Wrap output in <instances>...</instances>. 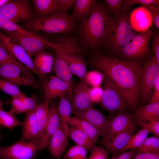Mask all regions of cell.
I'll list each match as a JSON object with an SVG mask.
<instances>
[{
	"label": "cell",
	"mask_w": 159,
	"mask_h": 159,
	"mask_svg": "<svg viewBox=\"0 0 159 159\" xmlns=\"http://www.w3.org/2000/svg\"><path fill=\"white\" fill-rule=\"evenodd\" d=\"M103 82V88L100 100L103 107L108 112L115 114L120 111L130 110L119 88L105 74Z\"/></svg>",
	"instance_id": "9c48e42d"
},
{
	"label": "cell",
	"mask_w": 159,
	"mask_h": 159,
	"mask_svg": "<svg viewBox=\"0 0 159 159\" xmlns=\"http://www.w3.org/2000/svg\"><path fill=\"white\" fill-rule=\"evenodd\" d=\"M159 103V79L156 82L152 95L148 103Z\"/></svg>",
	"instance_id": "681fc988"
},
{
	"label": "cell",
	"mask_w": 159,
	"mask_h": 159,
	"mask_svg": "<svg viewBox=\"0 0 159 159\" xmlns=\"http://www.w3.org/2000/svg\"><path fill=\"white\" fill-rule=\"evenodd\" d=\"M145 126L155 136H159V119L152 120L143 124L142 126Z\"/></svg>",
	"instance_id": "bcb514c9"
},
{
	"label": "cell",
	"mask_w": 159,
	"mask_h": 159,
	"mask_svg": "<svg viewBox=\"0 0 159 159\" xmlns=\"http://www.w3.org/2000/svg\"><path fill=\"white\" fill-rule=\"evenodd\" d=\"M9 0H0V7L6 4Z\"/></svg>",
	"instance_id": "db71d44e"
},
{
	"label": "cell",
	"mask_w": 159,
	"mask_h": 159,
	"mask_svg": "<svg viewBox=\"0 0 159 159\" xmlns=\"http://www.w3.org/2000/svg\"><path fill=\"white\" fill-rule=\"evenodd\" d=\"M34 17L47 16L58 13L57 0H32Z\"/></svg>",
	"instance_id": "83f0119b"
},
{
	"label": "cell",
	"mask_w": 159,
	"mask_h": 159,
	"mask_svg": "<svg viewBox=\"0 0 159 159\" xmlns=\"http://www.w3.org/2000/svg\"><path fill=\"white\" fill-rule=\"evenodd\" d=\"M159 158V153L149 154L145 159H157Z\"/></svg>",
	"instance_id": "f5cc1de1"
},
{
	"label": "cell",
	"mask_w": 159,
	"mask_h": 159,
	"mask_svg": "<svg viewBox=\"0 0 159 159\" xmlns=\"http://www.w3.org/2000/svg\"><path fill=\"white\" fill-rule=\"evenodd\" d=\"M114 18L105 6L97 3L93 12L82 20L79 38L83 47L94 49L105 45Z\"/></svg>",
	"instance_id": "7a4b0ae2"
},
{
	"label": "cell",
	"mask_w": 159,
	"mask_h": 159,
	"mask_svg": "<svg viewBox=\"0 0 159 159\" xmlns=\"http://www.w3.org/2000/svg\"><path fill=\"white\" fill-rule=\"evenodd\" d=\"M137 153L136 150H129L119 153L110 159H132Z\"/></svg>",
	"instance_id": "c3c4849f"
},
{
	"label": "cell",
	"mask_w": 159,
	"mask_h": 159,
	"mask_svg": "<svg viewBox=\"0 0 159 159\" xmlns=\"http://www.w3.org/2000/svg\"><path fill=\"white\" fill-rule=\"evenodd\" d=\"M132 117L135 124L140 126L152 120L159 119V103H148L138 107Z\"/></svg>",
	"instance_id": "cb8c5ba5"
},
{
	"label": "cell",
	"mask_w": 159,
	"mask_h": 159,
	"mask_svg": "<svg viewBox=\"0 0 159 159\" xmlns=\"http://www.w3.org/2000/svg\"><path fill=\"white\" fill-rule=\"evenodd\" d=\"M75 19L71 15L59 13L34 17L23 22L21 27L28 31H42L52 35L71 33L74 30Z\"/></svg>",
	"instance_id": "3957f363"
},
{
	"label": "cell",
	"mask_w": 159,
	"mask_h": 159,
	"mask_svg": "<svg viewBox=\"0 0 159 159\" xmlns=\"http://www.w3.org/2000/svg\"><path fill=\"white\" fill-rule=\"evenodd\" d=\"M55 50L56 54L65 62L73 75L77 76L80 81L86 82V63L82 56L65 53L57 49Z\"/></svg>",
	"instance_id": "ac0fdd59"
},
{
	"label": "cell",
	"mask_w": 159,
	"mask_h": 159,
	"mask_svg": "<svg viewBox=\"0 0 159 159\" xmlns=\"http://www.w3.org/2000/svg\"><path fill=\"white\" fill-rule=\"evenodd\" d=\"M0 42L9 54L15 60L25 66L34 73L42 82V79L36 69L32 60L26 51L19 45L11 40L0 31Z\"/></svg>",
	"instance_id": "7c38bea8"
},
{
	"label": "cell",
	"mask_w": 159,
	"mask_h": 159,
	"mask_svg": "<svg viewBox=\"0 0 159 159\" xmlns=\"http://www.w3.org/2000/svg\"><path fill=\"white\" fill-rule=\"evenodd\" d=\"M142 127L141 129L132 136L126 145L119 153L129 150H136L141 146L150 133L145 126H143Z\"/></svg>",
	"instance_id": "d6a6232c"
},
{
	"label": "cell",
	"mask_w": 159,
	"mask_h": 159,
	"mask_svg": "<svg viewBox=\"0 0 159 159\" xmlns=\"http://www.w3.org/2000/svg\"><path fill=\"white\" fill-rule=\"evenodd\" d=\"M35 108L25 113V117L21 125V140H30L36 138L39 139Z\"/></svg>",
	"instance_id": "484cf974"
},
{
	"label": "cell",
	"mask_w": 159,
	"mask_h": 159,
	"mask_svg": "<svg viewBox=\"0 0 159 159\" xmlns=\"http://www.w3.org/2000/svg\"><path fill=\"white\" fill-rule=\"evenodd\" d=\"M68 137L73 140L76 145L81 146L87 150H90L95 145V143L85 140L79 137L74 132L71 127H69L68 132Z\"/></svg>",
	"instance_id": "ab89813d"
},
{
	"label": "cell",
	"mask_w": 159,
	"mask_h": 159,
	"mask_svg": "<svg viewBox=\"0 0 159 159\" xmlns=\"http://www.w3.org/2000/svg\"><path fill=\"white\" fill-rule=\"evenodd\" d=\"M44 148L40 140H20L8 146H0V159H35Z\"/></svg>",
	"instance_id": "5b68a950"
},
{
	"label": "cell",
	"mask_w": 159,
	"mask_h": 159,
	"mask_svg": "<svg viewBox=\"0 0 159 159\" xmlns=\"http://www.w3.org/2000/svg\"><path fill=\"white\" fill-rule=\"evenodd\" d=\"M114 18L105 45L120 54L123 47L130 42V36L133 29L129 17L125 13L122 12L118 17Z\"/></svg>",
	"instance_id": "52a82bcc"
},
{
	"label": "cell",
	"mask_w": 159,
	"mask_h": 159,
	"mask_svg": "<svg viewBox=\"0 0 159 159\" xmlns=\"http://www.w3.org/2000/svg\"><path fill=\"white\" fill-rule=\"evenodd\" d=\"M71 127L74 132L79 137L87 141L94 143L85 133L81 130L74 127Z\"/></svg>",
	"instance_id": "f907efd6"
},
{
	"label": "cell",
	"mask_w": 159,
	"mask_h": 159,
	"mask_svg": "<svg viewBox=\"0 0 159 159\" xmlns=\"http://www.w3.org/2000/svg\"><path fill=\"white\" fill-rule=\"evenodd\" d=\"M61 125L57 105L55 102L49 100L48 118L42 140L44 148L47 147L51 137Z\"/></svg>",
	"instance_id": "7402d4cb"
},
{
	"label": "cell",
	"mask_w": 159,
	"mask_h": 159,
	"mask_svg": "<svg viewBox=\"0 0 159 159\" xmlns=\"http://www.w3.org/2000/svg\"><path fill=\"white\" fill-rule=\"evenodd\" d=\"M122 1V0H105L108 6L114 15V18L118 17L122 12L121 7Z\"/></svg>",
	"instance_id": "b9f144b4"
},
{
	"label": "cell",
	"mask_w": 159,
	"mask_h": 159,
	"mask_svg": "<svg viewBox=\"0 0 159 159\" xmlns=\"http://www.w3.org/2000/svg\"><path fill=\"white\" fill-rule=\"evenodd\" d=\"M0 89L11 97H23L26 96L21 91L17 86L1 78H0Z\"/></svg>",
	"instance_id": "d590c367"
},
{
	"label": "cell",
	"mask_w": 159,
	"mask_h": 159,
	"mask_svg": "<svg viewBox=\"0 0 159 159\" xmlns=\"http://www.w3.org/2000/svg\"><path fill=\"white\" fill-rule=\"evenodd\" d=\"M72 113L75 116L87 121L103 134L106 133L109 129L110 120L93 107L83 111H72Z\"/></svg>",
	"instance_id": "e0dca14e"
},
{
	"label": "cell",
	"mask_w": 159,
	"mask_h": 159,
	"mask_svg": "<svg viewBox=\"0 0 159 159\" xmlns=\"http://www.w3.org/2000/svg\"><path fill=\"white\" fill-rule=\"evenodd\" d=\"M49 100H45L40 103L35 108V113L39 134V139L42 140L47 121L49 110Z\"/></svg>",
	"instance_id": "f546056e"
},
{
	"label": "cell",
	"mask_w": 159,
	"mask_h": 159,
	"mask_svg": "<svg viewBox=\"0 0 159 159\" xmlns=\"http://www.w3.org/2000/svg\"><path fill=\"white\" fill-rule=\"evenodd\" d=\"M132 129L137 127L132 115L124 110L117 112L110 120L109 129L105 133L112 134Z\"/></svg>",
	"instance_id": "ffe728a7"
},
{
	"label": "cell",
	"mask_w": 159,
	"mask_h": 159,
	"mask_svg": "<svg viewBox=\"0 0 159 159\" xmlns=\"http://www.w3.org/2000/svg\"><path fill=\"white\" fill-rule=\"evenodd\" d=\"M150 13L155 27L159 29V6H149L145 7Z\"/></svg>",
	"instance_id": "f6af8a7d"
},
{
	"label": "cell",
	"mask_w": 159,
	"mask_h": 159,
	"mask_svg": "<svg viewBox=\"0 0 159 159\" xmlns=\"http://www.w3.org/2000/svg\"><path fill=\"white\" fill-rule=\"evenodd\" d=\"M129 18L132 29L137 32H142L149 29L153 23L150 13L143 6L133 10Z\"/></svg>",
	"instance_id": "44dd1931"
},
{
	"label": "cell",
	"mask_w": 159,
	"mask_h": 159,
	"mask_svg": "<svg viewBox=\"0 0 159 159\" xmlns=\"http://www.w3.org/2000/svg\"><path fill=\"white\" fill-rule=\"evenodd\" d=\"M87 150L84 147L76 145L70 147L63 155V159H87Z\"/></svg>",
	"instance_id": "74e56055"
},
{
	"label": "cell",
	"mask_w": 159,
	"mask_h": 159,
	"mask_svg": "<svg viewBox=\"0 0 159 159\" xmlns=\"http://www.w3.org/2000/svg\"><path fill=\"white\" fill-rule=\"evenodd\" d=\"M71 127L77 128L85 133L96 143L98 138L103 134L85 120L76 116H71L68 121Z\"/></svg>",
	"instance_id": "4316f807"
},
{
	"label": "cell",
	"mask_w": 159,
	"mask_h": 159,
	"mask_svg": "<svg viewBox=\"0 0 159 159\" xmlns=\"http://www.w3.org/2000/svg\"><path fill=\"white\" fill-rule=\"evenodd\" d=\"M68 137L61 125L51 137L47 146L52 157L60 159L68 146Z\"/></svg>",
	"instance_id": "d6986e66"
},
{
	"label": "cell",
	"mask_w": 159,
	"mask_h": 159,
	"mask_svg": "<svg viewBox=\"0 0 159 159\" xmlns=\"http://www.w3.org/2000/svg\"><path fill=\"white\" fill-rule=\"evenodd\" d=\"M157 159H159V158H158Z\"/></svg>",
	"instance_id": "680465c9"
},
{
	"label": "cell",
	"mask_w": 159,
	"mask_h": 159,
	"mask_svg": "<svg viewBox=\"0 0 159 159\" xmlns=\"http://www.w3.org/2000/svg\"><path fill=\"white\" fill-rule=\"evenodd\" d=\"M53 66L55 76L68 82H71L73 74L65 62L56 54Z\"/></svg>",
	"instance_id": "1f68e13d"
},
{
	"label": "cell",
	"mask_w": 159,
	"mask_h": 159,
	"mask_svg": "<svg viewBox=\"0 0 159 159\" xmlns=\"http://www.w3.org/2000/svg\"><path fill=\"white\" fill-rule=\"evenodd\" d=\"M43 85L44 100H50L72 93L71 82L63 80L55 76L51 77L45 81Z\"/></svg>",
	"instance_id": "5bb4252c"
},
{
	"label": "cell",
	"mask_w": 159,
	"mask_h": 159,
	"mask_svg": "<svg viewBox=\"0 0 159 159\" xmlns=\"http://www.w3.org/2000/svg\"><path fill=\"white\" fill-rule=\"evenodd\" d=\"M159 79V64L154 55L148 57L142 66L139 79L140 106L148 104L150 99L154 85Z\"/></svg>",
	"instance_id": "277c9868"
},
{
	"label": "cell",
	"mask_w": 159,
	"mask_h": 159,
	"mask_svg": "<svg viewBox=\"0 0 159 159\" xmlns=\"http://www.w3.org/2000/svg\"><path fill=\"white\" fill-rule=\"evenodd\" d=\"M136 4H140L144 6H159L158 0H124L122 1V5L123 6L122 11L125 13L132 5Z\"/></svg>",
	"instance_id": "f35d334b"
},
{
	"label": "cell",
	"mask_w": 159,
	"mask_h": 159,
	"mask_svg": "<svg viewBox=\"0 0 159 159\" xmlns=\"http://www.w3.org/2000/svg\"><path fill=\"white\" fill-rule=\"evenodd\" d=\"M152 33L148 29L137 34L123 48L120 54L123 60L142 61L149 57L151 52L149 42Z\"/></svg>",
	"instance_id": "ba28073f"
},
{
	"label": "cell",
	"mask_w": 159,
	"mask_h": 159,
	"mask_svg": "<svg viewBox=\"0 0 159 159\" xmlns=\"http://www.w3.org/2000/svg\"><path fill=\"white\" fill-rule=\"evenodd\" d=\"M149 153L137 152L132 159H145Z\"/></svg>",
	"instance_id": "816d5d0a"
},
{
	"label": "cell",
	"mask_w": 159,
	"mask_h": 159,
	"mask_svg": "<svg viewBox=\"0 0 159 159\" xmlns=\"http://www.w3.org/2000/svg\"><path fill=\"white\" fill-rule=\"evenodd\" d=\"M9 62L21 64L14 59L9 54L0 42V64Z\"/></svg>",
	"instance_id": "ee69618b"
},
{
	"label": "cell",
	"mask_w": 159,
	"mask_h": 159,
	"mask_svg": "<svg viewBox=\"0 0 159 159\" xmlns=\"http://www.w3.org/2000/svg\"><path fill=\"white\" fill-rule=\"evenodd\" d=\"M49 159H54L53 158H49Z\"/></svg>",
	"instance_id": "6f0895ef"
},
{
	"label": "cell",
	"mask_w": 159,
	"mask_h": 159,
	"mask_svg": "<svg viewBox=\"0 0 159 159\" xmlns=\"http://www.w3.org/2000/svg\"><path fill=\"white\" fill-rule=\"evenodd\" d=\"M3 127H2L1 126H0V140H1V138L2 137V136L1 134V129L3 128Z\"/></svg>",
	"instance_id": "9f6ffc18"
},
{
	"label": "cell",
	"mask_w": 159,
	"mask_h": 159,
	"mask_svg": "<svg viewBox=\"0 0 159 159\" xmlns=\"http://www.w3.org/2000/svg\"><path fill=\"white\" fill-rule=\"evenodd\" d=\"M90 90L86 81H80L77 84L70 101L72 111H83L93 107L94 102L91 98Z\"/></svg>",
	"instance_id": "9a60e30c"
},
{
	"label": "cell",
	"mask_w": 159,
	"mask_h": 159,
	"mask_svg": "<svg viewBox=\"0 0 159 159\" xmlns=\"http://www.w3.org/2000/svg\"><path fill=\"white\" fill-rule=\"evenodd\" d=\"M152 49L154 52V56L159 64V34L155 32L153 34L152 41Z\"/></svg>",
	"instance_id": "7dc6e473"
},
{
	"label": "cell",
	"mask_w": 159,
	"mask_h": 159,
	"mask_svg": "<svg viewBox=\"0 0 159 159\" xmlns=\"http://www.w3.org/2000/svg\"><path fill=\"white\" fill-rule=\"evenodd\" d=\"M136 151L137 152L149 154L159 153V137L155 136L147 137Z\"/></svg>",
	"instance_id": "e575fe53"
},
{
	"label": "cell",
	"mask_w": 159,
	"mask_h": 159,
	"mask_svg": "<svg viewBox=\"0 0 159 159\" xmlns=\"http://www.w3.org/2000/svg\"><path fill=\"white\" fill-rule=\"evenodd\" d=\"M3 107V102L0 98V110L2 109Z\"/></svg>",
	"instance_id": "11a10c76"
},
{
	"label": "cell",
	"mask_w": 159,
	"mask_h": 159,
	"mask_svg": "<svg viewBox=\"0 0 159 159\" xmlns=\"http://www.w3.org/2000/svg\"><path fill=\"white\" fill-rule=\"evenodd\" d=\"M0 29L6 33L20 32L30 35H36L31 32L24 29L16 23L1 17Z\"/></svg>",
	"instance_id": "8d00e7d4"
},
{
	"label": "cell",
	"mask_w": 159,
	"mask_h": 159,
	"mask_svg": "<svg viewBox=\"0 0 159 159\" xmlns=\"http://www.w3.org/2000/svg\"><path fill=\"white\" fill-rule=\"evenodd\" d=\"M0 17L16 23L30 20L34 15L29 1L13 0L0 7Z\"/></svg>",
	"instance_id": "30bf717a"
},
{
	"label": "cell",
	"mask_w": 159,
	"mask_h": 159,
	"mask_svg": "<svg viewBox=\"0 0 159 159\" xmlns=\"http://www.w3.org/2000/svg\"><path fill=\"white\" fill-rule=\"evenodd\" d=\"M13 42L21 46L31 58L39 52L49 48L57 47L55 43L48 41L37 35H30L20 32L6 33Z\"/></svg>",
	"instance_id": "8fae6325"
},
{
	"label": "cell",
	"mask_w": 159,
	"mask_h": 159,
	"mask_svg": "<svg viewBox=\"0 0 159 159\" xmlns=\"http://www.w3.org/2000/svg\"><path fill=\"white\" fill-rule=\"evenodd\" d=\"M54 60L52 55L45 50L36 54L32 60L36 69L41 77L43 85L45 77L51 72L53 67Z\"/></svg>",
	"instance_id": "d4e9b609"
},
{
	"label": "cell",
	"mask_w": 159,
	"mask_h": 159,
	"mask_svg": "<svg viewBox=\"0 0 159 159\" xmlns=\"http://www.w3.org/2000/svg\"><path fill=\"white\" fill-rule=\"evenodd\" d=\"M90 62L92 67L102 71L118 87L130 110L135 111L140 106L139 79L142 61L121 60L98 54Z\"/></svg>",
	"instance_id": "6da1fadb"
},
{
	"label": "cell",
	"mask_w": 159,
	"mask_h": 159,
	"mask_svg": "<svg viewBox=\"0 0 159 159\" xmlns=\"http://www.w3.org/2000/svg\"><path fill=\"white\" fill-rule=\"evenodd\" d=\"M136 130L132 129L112 134L104 133L102 135L101 144L108 153L114 156L125 147Z\"/></svg>",
	"instance_id": "4fadbf2b"
},
{
	"label": "cell",
	"mask_w": 159,
	"mask_h": 159,
	"mask_svg": "<svg viewBox=\"0 0 159 159\" xmlns=\"http://www.w3.org/2000/svg\"><path fill=\"white\" fill-rule=\"evenodd\" d=\"M10 103L11 105L10 110L13 113L17 114L31 111L34 110L40 103L35 93L32 94L30 97L26 96L23 97H11Z\"/></svg>",
	"instance_id": "603a6c76"
},
{
	"label": "cell",
	"mask_w": 159,
	"mask_h": 159,
	"mask_svg": "<svg viewBox=\"0 0 159 159\" xmlns=\"http://www.w3.org/2000/svg\"><path fill=\"white\" fill-rule=\"evenodd\" d=\"M59 98L57 105V110L61 121V125L64 131L68 134L69 127L68 121L71 116L72 109L70 101L66 95Z\"/></svg>",
	"instance_id": "4dcf8cb0"
},
{
	"label": "cell",
	"mask_w": 159,
	"mask_h": 159,
	"mask_svg": "<svg viewBox=\"0 0 159 159\" xmlns=\"http://www.w3.org/2000/svg\"><path fill=\"white\" fill-rule=\"evenodd\" d=\"M52 36L57 46L55 49L67 54L82 56L83 47L79 39L74 34L69 33Z\"/></svg>",
	"instance_id": "2e32d148"
},
{
	"label": "cell",
	"mask_w": 159,
	"mask_h": 159,
	"mask_svg": "<svg viewBox=\"0 0 159 159\" xmlns=\"http://www.w3.org/2000/svg\"><path fill=\"white\" fill-rule=\"evenodd\" d=\"M97 3L95 0H76L71 14L75 20L82 21L91 15Z\"/></svg>",
	"instance_id": "f1b7e54d"
},
{
	"label": "cell",
	"mask_w": 159,
	"mask_h": 159,
	"mask_svg": "<svg viewBox=\"0 0 159 159\" xmlns=\"http://www.w3.org/2000/svg\"><path fill=\"white\" fill-rule=\"evenodd\" d=\"M22 122L19 120L10 110H0V126L12 130L15 127L22 125Z\"/></svg>",
	"instance_id": "836d02e7"
},
{
	"label": "cell",
	"mask_w": 159,
	"mask_h": 159,
	"mask_svg": "<svg viewBox=\"0 0 159 159\" xmlns=\"http://www.w3.org/2000/svg\"><path fill=\"white\" fill-rule=\"evenodd\" d=\"M0 78L17 86H26L36 90L42 86L33 72L22 64L9 62L0 64Z\"/></svg>",
	"instance_id": "8992f818"
},
{
	"label": "cell",
	"mask_w": 159,
	"mask_h": 159,
	"mask_svg": "<svg viewBox=\"0 0 159 159\" xmlns=\"http://www.w3.org/2000/svg\"><path fill=\"white\" fill-rule=\"evenodd\" d=\"M76 0H57L58 13L68 14L69 10L73 7Z\"/></svg>",
	"instance_id": "7bdbcfd3"
},
{
	"label": "cell",
	"mask_w": 159,
	"mask_h": 159,
	"mask_svg": "<svg viewBox=\"0 0 159 159\" xmlns=\"http://www.w3.org/2000/svg\"><path fill=\"white\" fill-rule=\"evenodd\" d=\"M90 151L87 159H108V153L102 147L95 145Z\"/></svg>",
	"instance_id": "60d3db41"
}]
</instances>
